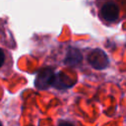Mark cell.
I'll use <instances>...</instances> for the list:
<instances>
[{"label":"cell","instance_id":"cell-1","mask_svg":"<svg viewBox=\"0 0 126 126\" xmlns=\"http://www.w3.org/2000/svg\"><path fill=\"white\" fill-rule=\"evenodd\" d=\"M55 71L51 67H44L40 69L34 79V87L38 90H47L52 87L54 78H55Z\"/></svg>","mask_w":126,"mask_h":126},{"label":"cell","instance_id":"cell-2","mask_svg":"<svg viewBox=\"0 0 126 126\" xmlns=\"http://www.w3.org/2000/svg\"><path fill=\"white\" fill-rule=\"evenodd\" d=\"M88 62L90 63V65L93 68H94L96 70H102L108 66L109 59L102 49L95 48L89 53Z\"/></svg>","mask_w":126,"mask_h":126},{"label":"cell","instance_id":"cell-3","mask_svg":"<svg viewBox=\"0 0 126 126\" xmlns=\"http://www.w3.org/2000/svg\"><path fill=\"white\" fill-rule=\"evenodd\" d=\"M99 16L104 21L113 23L119 17V8L114 2H106L100 8Z\"/></svg>","mask_w":126,"mask_h":126},{"label":"cell","instance_id":"cell-4","mask_svg":"<svg viewBox=\"0 0 126 126\" xmlns=\"http://www.w3.org/2000/svg\"><path fill=\"white\" fill-rule=\"evenodd\" d=\"M82 61H83L82 52L74 46L68 47L65 58H64V64L70 67H75V66L80 65Z\"/></svg>","mask_w":126,"mask_h":126},{"label":"cell","instance_id":"cell-5","mask_svg":"<svg viewBox=\"0 0 126 126\" xmlns=\"http://www.w3.org/2000/svg\"><path fill=\"white\" fill-rule=\"evenodd\" d=\"M67 78V76L65 74H62L61 72L56 73L55 74V78L52 84V87L58 89V90H64V89H68L70 87H72V84H69L70 82H66L65 79Z\"/></svg>","mask_w":126,"mask_h":126},{"label":"cell","instance_id":"cell-6","mask_svg":"<svg viewBox=\"0 0 126 126\" xmlns=\"http://www.w3.org/2000/svg\"><path fill=\"white\" fill-rule=\"evenodd\" d=\"M4 61H5V53H4L3 49L0 48V68L3 66Z\"/></svg>","mask_w":126,"mask_h":126},{"label":"cell","instance_id":"cell-7","mask_svg":"<svg viewBox=\"0 0 126 126\" xmlns=\"http://www.w3.org/2000/svg\"><path fill=\"white\" fill-rule=\"evenodd\" d=\"M57 126H74L71 122H68V121H62V122H60Z\"/></svg>","mask_w":126,"mask_h":126},{"label":"cell","instance_id":"cell-8","mask_svg":"<svg viewBox=\"0 0 126 126\" xmlns=\"http://www.w3.org/2000/svg\"><path fill=\"white\" fill-rule=\"evenodd\" d=\"M0 126H3V125H2V123H1V121H0Z\"/></svg>","mask_w":126,"mask_h":126}]
</instances>
